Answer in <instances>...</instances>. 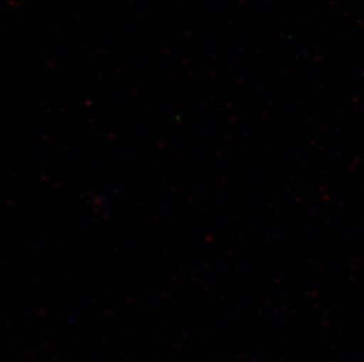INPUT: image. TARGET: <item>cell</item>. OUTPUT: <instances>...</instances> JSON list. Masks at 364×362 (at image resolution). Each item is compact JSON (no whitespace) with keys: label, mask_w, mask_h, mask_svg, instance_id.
Returning a JSON list of instances; mask_svg holds the SVG:
<instances>
[]
</instances>
